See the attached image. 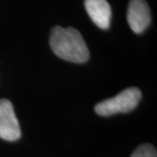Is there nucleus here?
I'll return each instance as SVG.
<instances>
[{"label": "nucleus", "instance_id": "1", "mask_svg": "<svg viewBox=\"0 0 157 157\" xmlns=\"http://www.w3.org/2000/svg\"><path fill=\"white\" fill-rule=\"evenodd\" d=\"M50 45L59 58L73 63H84L89 59V50L80 33L73 27L54 26L50 33Z\"/></svg>", "mask_w": 157, "mask_h": 157}, {"label": "nucleus", "instance_id": "2", "mask_svg": "<svg viewBox=\"0 0 157 157\" xmlns=\"http://www.w3.org/2000/svg\"><path fill=\"white\" fill-rule=\"evenodd\" d=\"M141 98V92L137 87H129L121 91L115 97L98 103L94 107L97 114L110 116L119 113H128L136 107Z\"/></svg>", "mask_w": 157, "mask_h": 157}, {"label": "nucleus", "instance_id": "3", "mask_svg": "<svg viewBox=\"0 0 157 157\" xmlns=\"http://www.w3.org/2000/svg\"><path fill=\"white\" fill-rule=\"evenodd\" d=\"M20 136L21 130L11 102L6 99L0 100V138L14 141Z\"/></svg>", "mask_w": 157, "mask_h": 157}, {"label": "nucleus", "instance_id": "4", "mask_svg": "<svg viewBox=\"0 0 157 157\" xmlns=\"http://www.w3.org/2000/svg\"><path fill=\"white\" fill-rule=\"evenodd\" d=\"M127 18L131 30L137 34L143 33L151 22V13L146 0H130Z\"/></svg>", "mask_w": 157, "mask_h": 157}, {"label": "nucleus", "instance_id": "5", "mask_svg": "<svg viewBox=\"0 0 157 157\" xmlns=\"http://www.w3.org/2000/svg\"><path fill=\"white\" fill-rule=\"evenodd\" d=\"M87 14L98 27L106 30L109 28L112 11L107 0H85Z\"/></svg>", "mask_w": 157, "mask_h": 157}, {"label": "nucleus", "instance_id": "6", "mask_svg": "<svg viewBox=\"0 0 157 157\" xmlns=\"http://www.w3.org/2000/svg\"><path fill=\"white\" fill-rule=\"evenodd\" d=\"M131 157H157L156 149L151 144H142L133 152Z\"/></svg>", "mask_w": 157, "mask_h": 157}]
</instances>
